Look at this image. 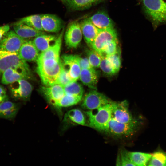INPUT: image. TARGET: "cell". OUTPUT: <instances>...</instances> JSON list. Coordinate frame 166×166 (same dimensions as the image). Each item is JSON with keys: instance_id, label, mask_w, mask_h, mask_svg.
<instances>
[{"instance_id": "cell-1", "label": "cell", "mask_w": 166, "mask_h": 166, "mask_svg": "<svg viewBox=\"0 0 166 166\" xmlns=\"http://www.w3.org/2000/svg\"><path fill=\"white\" fill-rule=\"evenodd\" d=\"M37 72L45 86L56 84L62 65L61 59H47L37 61Z\"/></svg>"}, {"instance_id": "cell-2", "label": "cell", "mask_w": 166, "mask_h": 166, "mask_svg": "<svg viewBox=\"0 0 166 166\" xmlns=\"http://www.w3.org/2000/svg\"><path fill=\"white\" fill-rule=\"evenodd\" d=\"M9 68H13L22 74L26 79L31 75L26 62L20 56L18 53L10 52L0 49V74Z\"/></svg>"}, {"instance_id": "cell-3", "label": "cell", "mask_w": 166, "mask_h": 166, "mask_svg": "<svg viewBox=\"0 0 166 166\" xmlns=\"http://www.w3.org/2000/svg\"><path fill=\"white\" fill-rule=\"evenodd\" d=\"M144 12L154 28L166 25V2L163 0H141Z\"/></svg>"}, {"instance_id": "cell-4", "label": "cell", "mask_w": 166, "mask_h": 166, "mask_svg": "<svg viewBox=\"0 0 166 166\" xmlns=\"http://www.w3.org/2000/svg\"><path fill=\"white\" fill-rule=\"evenodd\" d=\"M111 101L97 109L85 112L89 127L107 133L111 118Z\"/></svg>"}, {"instance_id": "cell-5", "label": "cell", "mask_w": 166, "mask_h": 166, "mask_svg": "<svg viewBox=\"0 0 166 166\" xmlns=\"http://www.w3.org/2000/svg\"><path fill=\"white\" fill-rule=\"evenodd\" d=\"M137 122L121 123L111 117L109 124L107 133L117 138L129 137L136 131L137 126Z\"/></svg>"}, {"instance_id": "cell-6", "label": "cell", "mask_w": 166, "mask_h": 166, "mask_svg": "<svg viewBox=\"0 0 166 166\" xmlns=\"http://www.w3.org/2000/svg\"><path fill=\"white\" fill-rule=\"evenodd\" d=\"M111 101L105 95L94 89L86 93L81 107L84 109L91 110L97 109Z\"/></svg>"}, {"instance_id": "cell-7", "label": "cell", "mask_w": 166, "mask_h": 166, "mask_svg": "<svg viewBox=\"0 0 166 166\" xmlns=\"http://www.w3.org/2000/svg\"><path fill=\"white\" fill-rule=\"evenodd\" d=\"M111 117L117 121L123 123L137 122L132 116L128 109V104L124 100L121 102L112 101Z\"/></svg>"}, {"instance_id": "cell-8", "label": "cell", "mask_w": 166, "mask_h": 166, "mask_svg": "<svg viewBox=\"0 0 166 166\" xmlns=\"http://www.w3.org/2000/svg\"><path fill=\"white\" fill-rule=\"evenodd\" d=\"M82 35L80 23L77 21L71 22L68 26L64 36L66 45L68 48H77L81 41Z\"/></svg>"}, {"instance_id": "cell-9", "label": "cell", "mask_w": 166, "mask_h": 166, "mask_svg": "<svg viewBox=\"0 0 166 166\" xmlns=\"http://www.w3.org/2000/svg\"><path fill=\"white\" fill-rule=\"evenodd\" d=\"M9 89L13 98L26 101L30 97L33 87L26 79H22L10 84Z\"/></svg>"}, {"instance_id": "cell-10", "label": "cell", "mask_w": 166, "mask_h": 166, "mask_svg": "<svg viewBox=\"0 0 166 166\" xmlns=\"http://www.w3.org/2000/svg\"><path fill=\"white\" fill-rule=\"evenodd\" d=\"M117 40V33L114 28L100 30L91 47L100 54L107 44L112 41Z\"/></svg>"}, {"instance_id": "cell-11", "label": "cell", "mask_w": 166, "mask_h": 166, "mask_svg": "<svg viewBox=\"0 0 166 166\" xmlns=\"http://www.w3.org/2000/svg\"><path fill=\"white\" fill-rule=\"evenodd\" d=\"M78 55L65 54L61 57L63 68L67 71L72 81L79 78L81 69L79 65Z\"/></svg>"}, {"instance_id": "cell-12", "label": "cell", "mask_w": 166, "mask_h": 166, "mask_svg": "<svg viewBox=\"0 0 166 166\" xmlns=\"http://www.w3.org/2000/svg\"><path fill=\"white\" fill-rule=\"evenodd\" d=\"M26 40L20 37L14 31H9L0 42V49L10 52L18 53L22 45Z\"/></svg>"}, {"instance_id": "cell-13", "label": "cell", "mask_w": 166, "mask_h": 166, "mask_svg": "<svg viewBox=\"0 0 166 166\" xmlns=\"http://www.w3.org/2000/svg\"><path fill=\"white\" fill-rule=\"evenodd\" d=\"M41 89V92L48 102L55 107L65 95L63 86L57 84L42 86Z\"/></svg>"}, {"instance_id": "cell-14", "label": "cell", "mask_w": 166, "mask_h": 166, "mask_svg": "<svg viewBox=\"0 0 166 166\" xmlns=\"http://www.w3.org/2000/svg\"><path fill=\"white\" fill-rule=\"evenodd\" d=\"M42 25L44 31L49 32H59L64 26L63 21L55 15L42 14Z\"/></svg>"}, {"instance_id": "cell-15", "label": "cell", "mask_w": 166, "mask_h": 166, "mask_svg": "<svg viewBox=\"0 0 166 166\" xmlns=\"http://www.w3.org/2000/svg\"><path fill=\"white\" fill-rule=\"evenodd\" d=\"M18 53L21 58L26 62L37 61L40 54L33 41L28 39L22 44Z\"/></svg>"}, {"instance_id": "cell-16", "label": "cell", "mask_w": 166, "mask_h": 166, "mask_svg": "<svg viewBox=\"0 0 166 166\" xmlns=\"http://www.w3.org/2000/svg\"><path fill=\"white\" fill-rule=\"evenodd\" d=\"M64 32L63 29L54 43L48 49L40 53L37 61L50 58L60 59V54Z\"/></svg>"}, {"instance_id": "cell-17", "label": "cell", "mask_w": 166, "mask_h": 166, "mask_svg": "<svg viewBox=\"0 0 166 166\" xmlns=\"http://www.w3.org/2000/svg\"><path fill=\"white\" fill-rule=\"evenodd\" d=\"M89 19L99 30L114 28L112 20L107 14L104 11L97 12Z\"/></svg>"}, {"instance_id": "cell-18", "label": "cell", "mask_w": 166, "mask_h": 166, "mask_svg": "<svg viewBox=\"0 0 166 166\" xmlns=\"http://www.w3.org/2000/svg\"><path fill=\"white\" fill-rule=\"evenodd\" d=\"M80 25L85 41L91 47L100 30L92 23L89 18L83 20Z\"/></svg>"}, {"instance_id": "cell-19", "label": "cell", "mask_w": 166, "mask_h": 166, "mask_svg": "<svg viewBox=\"0 0 166 166\" xmlns=\"http://www.w3.org/2000/svg\"><path fill=\"white\" fill-rule=\"evenodd\" d=\"M99 75L94 68L84 69H81L79 78L84 85L95 89L98 81Z\"/></svg>"}, {"instance_id": "cell-20", "label": "cell", "mask_w": 166, "mask_h": 166, "mask_svg": "<svg viewBox=\"0 0 166 166\" xmlns=\"http://www.w3.org/2000/svg\"><path fill=\"white\" fill-rule=\"evenodd\" d=\"M69 9L81 10L90 7L103 0H59Z\"/></svg>"}, {"instance_id": "cell-21", "label": "cell", "mask_w": 166, "mask_h": 166, "mask_svg": "<svg viewBox=\"0 0 166 166\" xmlns=\"http://www.w3.org/2000/svg\"><path fill=\"white\" fill-rule=\"evenodd\" d=\"M14 29L15 32L19 36L25 39L35 38L40 35L46 34L44 31L37 30L22 23H15Z\"/></svg>"}, {"instance_id": "cell-22", "label": "cell", "mask_w": 166, "mask_h": 166, "mask_svg": "<svg viewBox=\"0 0 166 166\" xmlns=\"http://www.w3.org/2000/svg\"><path fill=\"white\" fill-rule=\"evenodd\" d=\"M58 36L43 34L34 38L33 42L39 53H41L51 46L54 43Z\"/></svg>"}, {"instance_id": "cell-23", "label": "cell", "mask_w": 166, "mask_h": 166, "mask_svg": "<svg viewBox=\"0 0 166 166\" xmlns=\"http://www.w3.org/2000/svg\"><path fill=\"white\" fill-rule=\"evenodd\" d=\"M18 110L17 105L8 100L0 103V117L6 119H13Z\"/></svg>"}, {"instance_id": "cell-24", "label": "cell", "mask_w": 166, "mask_h": 166, "mask_svg": "<svg viewBox=\"0 0 166 166\" xmlns=\"http://www.w3.org/2000/svg\"><path fill=\"white\" fill-rule=\"evenodd\" d=\"M64 121L65 122H69L82 126H89L84 114L78 109H73L69 111L65 115Z\"/></svg>"}, {"instance_id": "cell-25", "label": "cell", "mask_w": 166, "mask_h": 166, "mask_svg": "<svg viewBox=\"0 0 166 166\" xmlns=\"http://www.w3.org/2000/svg\"><path fill=\"white\" fill-rule=\"evenodd\" d=\"M22 79H25L24 76L17 71L12 68H9L2 73L1 83L8 85Z\"/></svg>"}, {"instance_id": "cell-26", "label": "cell", "mask_w": 166, "mask_h": 166, "mask_svg": "<svg viewBox=\"0 0 166 166\" xmlns=\"http://www.w3.org/2000/svg\"><path fill=\"white\" fill-rule=\"evenodd\" d=\"M41 19L42 14L33 15L24 17L16 23L24 24L37 30L44 31Z\"/></svg>"}, {"instance_id": "cell-27", "label": "cell", "mask_w": 166, "mask_h": 166, "mask_svg": "<svg viewBox=\"0 0 166 166\" xmlns=\"http://www.w3.org/2000/svg\"><path fill=\"white\" fill-rule=\"evenodd\" d=\"M130 158L135 166H146L148 164L152 154L140 152H129Z\"/></svg>"}, {"instance_id": "cell-28", "label": "cell", "mask_w": 166, "mask_h": 166, "mask_svg": "<svg viewBox=\"0 0 166 166\" xmlns=\"http://www.w3.org/2000/svg\"><path fill=\"white\" fill-rule=\"evenodd\" d=\"M82 97L65 94L57 103L55 108L60 109L62 108L75 105L81 100Z\"/></svg>"}, {"instance_id": "cell-29", "label": "cell", "mask_w": 166, "mask_h": 166, "mask_svg": "<svg viewBox=\"0 0 166 166\" xmlns=\"http://www.w3.org/2000/svg\"><path fill=\"white\" fill-rule=\"evenodd\" d=\"M63 87L65 94L82 97L84 93L83 87L76 81L71 82Z\"/></svg>"}, {"instance_id": "cell-30", "label": "cell", "mask_w": 166, "mask_h": 166, "mask_svg": "<svg viewBox=\"0 0 166 166\" xmlns=\"http://www.w3.org/2000/svg\"><path fill=\"white\" fill-rule=\"evenodd\" d=\"M148 164L149 166H166V153L161 150L154 152Z\"/></svg>"}, {"instance_id": "cell-31", "label": "cell", "mask_w": 166, "mask_h": 166, "mask_svg": "<svg viewBox=\"0 0 166 166\" xmlns=\"http://www.w3.org/2000/svg\"><path fill=\"white\" fill-rule=\"evenodd\" d=\"M128 152L124 149L120 150L117 158L116 165L135 166L130 158Z\"/></svg>"}, {"instance_id": "cell-32", "label": "cell", "mask_w": 166, "mask_h": 166, "mask_svg": "<svg viewBox=\"0 0 166 166\" xmlns=\"http://www.w3.org/2000/svg\"><path fill=\"white\" fill-rule=\"evenodd\" d=\"M88 58L91 66L93 68L100 67L102 56L93 49H87L86 52Z\"/></svg>"}, {"instance_id": "cell-33", "label": "cell", "mask_w": 166, "mask_h": 166, "mask_svg": "<svg viewBox=\"0 0 166 166\" xmlns=\"http://www.w3.org/2000/svg\"><path fill=\"white\" fill-rule=\"evenodd\" d=\"M119 49L118 40L113 41L104 47L100 54L102 56L106 57L114 53Z\"/></svg>"}, {"instance_id": "cell-34", "label": "cell", "mask_w": 166, "mask_h": 166, "mask_svg": "<svg viewBox=\"0 0 166 166\" xmlns=\"http://www.w3.org/2000/svg\"><path fill=\"white\" fill-rule=\"evenodd\" d=\"M120 54L119 48L114 53L106 57L117 73L119 71L121 66Z\"/></svg>"}, {"instance_id": "cell-35", "label": "cell", "mask_w": 166, "mask_h": 166, "mask_svg": "<svg viewBox=\"0 0 166 166\" xmlns=\"http://www.w3.org/2000/svg\"><path fill=\"white\" fill-rule=\"evenodd\" d=\"M99 67L104 73L107 75H112L117 73L106 57L102 56Z\"/></svg>"}, {"instance_id": "cell-36", "label": "cell", "mask_w": 166, "mask_h": 166, "mask_svg": "<svg viewBox=\"0 0 166 166\" xmlns=\"http://www.w3.org/2000/svg\"><path fill=\"white\" fill-rule=\"evenodd\" d=\"M72 81H73L71 79L68 72L62 66L61 70L57 78L56 84H60L64 87Z\"/></svg>"}, {"instance_id": "cell-37", "label": "cell", "mask_w": 166, "mask_h": 166, "mask_svg": "<svg viewBox=\"0 0 166 166\" xmlns=\"http://www.w3.org/2000/svg\"><path fill=\"white\" fill-rule=\"evenodd\" d=\"M79 62L81 69L93 68L91 65L87 57L82 58L79 56Z\"/></svg>"}, {"instance_id": "cell-38", "label": "cell", "mask_w": 166, "mask_h": 166, "mask_svg": "<svg viewBox=\"0 0 166 166\" xmlns=\"http://www.w3.org/2000/svg\"><path fill=\"white\" fill-rule=\"evenodd\" d=\"M10 26L6 25L0 26V42L4 38L10 31Z\"/></svg>"}, {"instance_id": "cell-39", "label": "cell", "mask_w": 166, "mask_h": 166, "mask_svg": "<svg viewBox=\"0 0 166 166\" xmlns=\"http://www.w3.org/2000/svg\"><path fill=\"white\" fill-rule=\"evenodd\" d=\"M7 99L8 97L5 89L2 86L0 85V103L8 100Z\"/></svg>"}, {"instance_id": "cell-40", "label": "cell", "mask_w": 166, "mask_h": 166, "mask_svg": "<svg viewBox=\"0 0 166 166\" xmlns=\"http://www.w3.org/2000/svg\"></svg>"}]
</instances>
